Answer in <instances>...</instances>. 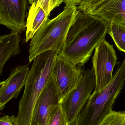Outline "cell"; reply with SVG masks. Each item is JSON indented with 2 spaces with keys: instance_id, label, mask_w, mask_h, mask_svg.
Wrapping results in <instances>:
<instances>
[{
  "instance_id": "cell-3",
  "label": "cell",
  "mask_w": 125,
  "mask_h": 125,
  "mask_svg": "<svg viewBox=\"0 0 125 125\" xmlns=\"http://www.w3.org/2000/svg\"><path fill=\"white\" fill-rule=\"evenodd\" d=\"M78 11L76 5L66 4L58 16L47 20L31 39L29 51V62L46 51H53L58 55L62 53L68 31Z\"/></svg>"
},
{
  "instance_id": "cell-7",
  "label": "cell",
  "mask_w": 125,
  "mask_h": 125,
  "mask_svg": "<svg viewBox=\"0 0 125 125\" xmlns=\"http://www.w3.org/2000/svg\"><path fill=\"white\" fill-rule=\"evenodd\" d=\"M83 70L81 66L72 63L59 55L57 56L52 76L60 91L62 101L78 84Z\"/></svg>"
},
{
  "instance_id": "cell-16",
  "label": "cell",
  "mask_w": 125,
  "mask_h": 125,
  "mask_svg": "<svg viewBox=\"0 0 125 125\" xmlns=\"http://www.w3.org/2000/svg\"><path fill=\"white\" fill-rule=\"evenodd\" d=\"M125 111L116 112L112 110L99 125H124Z\"/></svg>"
},
{
  "instance_id": "cell-8",
  "label": "cell",
  "mask_w": 125,
  "mask_h": 125,
  "mask_svg": "<svg viewBox=\"0 0 125 125\" xmlns=\"http://www.w3.org/2000/svg\"><path fill=\"white\" fill-rule=\"evenodd\" d=\"M28 0H0V23L20 34L26 30Z\"/></svg>"
},
{
  "instance_id": "cell-10",
  "label": "cell",
  "mask_w": 125,
  "mask_h": 125,
  "mask_svg": "<svg viewBox=\"0 0 125 125\" xmlns=\"http://www.w3.org/2000/svg\"><path fill=\"white\" fill-rule=\"evenodd\" d=\"M27 65L17 66L12 70L7 79L0 83V110L12 98H17L25 86L29 71Z\"/></svg>"
},
{
  "instance_id": "cell-11",
  "label": "cell",
  "mask_w": 125,
  "mask_h": 125,
  "mask_svg": "<svg viewBox=\"0 0 125 125\" xmlns=\"http://www.w3.org/2000/svg\"><path fill=\"white\" fill-rule=\"evenodd\" d=\"M88 13L98 16L107 23L113 21L125 25V0H108Z\"/></svg>"
},
{
  "instance_id": "cell-2",
  "label": "cell",
  "mask_w": 125,
  "mask_h": 125,
  "mask_svg": "<svg viewBox=\"0 0 125 125\" xmlns=\"http://www.w3.org/2000/svg\"><path fill=\"white\" fill-rule=\"evenodd\" d=\"M58 53L46 51L37 56L29 70L17 118L19 125H36V107L41 93L52 75Z\"/></svg>"
},
{
  "instance_id": "cell-20",
  "label": "cell",
  "mask_w": 125,
  "mask_h": 125,
  "mask_svg": "<svg viewBox=\"0 0 125 125\" xmlns=\"http://www.w3.org/2000/svg\"></svg>"
},
{
  "instance_id": "cell-13",
  "label": "cell",
  "mask_w": 125,
  "mask_h": 125,
  "mask_svg": "<svg viewBox=\"0 0 125 125\" xmlns=\"http://www.w3.org/2000/svg\"><path fill=\"white\" fill-rule=\"evenodd\" d=\"M49 15L39 2L31 4L26 20V42L33 38L38 29L49 18Z\"/></svg>"
},
{
  "instance_id": "cell-19",
  "label": "cell",
  "mask_w": 125,
  "mask_h": 125,
  "mask_svg": "<svg viewBox=\"0 0 125 125\" xmlns=\"http://www.w3.org/2000/svg\"><path fill=\"white\" fill-rule=\"evenodd\" d=\"M84 0H64V2L66 4L78 5Z\"/></svg>"
},
{
  "instance_id": "cell-18",
  "label": "cell",
  "mask_w": 125,
  "mask_h": 125,
  "mask_svg": "<svg viewBox=\"0 0 125 125\" xmlns=\"http://www.w3.org/2000/svg\"><path fill=\"white\" fill-rule=\"evenodd\" d=\"M0 125H19L17 117L5 115L0 119Z\"/></svg>"
},
{
  "instance_id": "cell-14",
  "label": "cell",
  "mask_w": 125,
  "mask_h": 125,
  "mask_svg": "<svg viewBox=\"0 0 125 125\" xmlns=\"http://www.w3.org/2000/svg\"><path fill=\"white\" fill-rule=\"evenodd\" d=\"M108 23V32L118 50L125 53V25L117 22Z\"/></svg>"
},
{
  "instance_id": "cell-12",
  "label": "cell",
  "mask_w": 125,
  "mask_h": 125,
  "mask_svg": "<svg viewBox=\"0 0 125 125\" xmlns=\"http://www.w3.org/2000/svg\"><path fill=\"white\" fill-rule=\"evenodd\" d=\"M20 34L12 31L0 37V75L3 73L5 64L10 58L20 53Z\"/></svg>"
},
{
  "instance_id": "cell-15",
  "label": "cell",
  "mask_w": 125,
  "mask_h": 125,
  "mask_svg": "<svg viewBox=\"0 0 125 125\" xmlns=\"http://www.w3.org/2000/svg\"><path fill=\"white\" fill-rule=\"evenodd\" d=\"M48 125H69L61 104L57 106L52 112Z\"/></svg>"
},
{
  "instance_id": "cell-9",
  "label": "cell",
  "mask_w": 125,
  "mask_h": 125,
  "mask_svg": "<svg viewBox=\"0 0 125 125\" xmlns=\"http://www.w3.org/2000/svg\"><path fill=\"white\" fill-rule=\"evenodd\" d=\"M61 102L60 91L52 75L37 100L35 115L36 125H48L52 112Z\"/></svg>"
},
{
  "instance_id": "cell-4",
  "label": "cell",
  "mask_w": 125,
  "mask_h": 125,
  "mask_svg": "<svg viewBox=\"0 0 125 125\" xmlns=\"http://www.w3.org/2000/svg\"><path fill=\"white\" fill-rule=\"evenodd\" d=\"M125 82V63L118 66L110 83L91 94L72 125H99L113 110Z\"/></svg>"
},
{
  "instance_id": "cell-1",
  "label": "cell",
  "mask_w": 125,
  "mask_h": 125,
  "mask_svg": "<svg viewBox=\"0 0 125 125\" xmlns=\"http://www.w3.org/2000/svg\"><path fill=\"white\" fill-rule=\"evenodd\" d=\"M108 32L106 21L79 10L68 33L64 50L59 55L82 67Z\"/></svg>"
},
{
  "instance_id": "cell-6",
  "label": "cell",
  "mask_w": 125,
  "mask_h": 125,
  "mask_svg": "<svg viewBox=\"0 0 125 125\" xmlns=\"http://www.w3.org/2000/svg\"><path fill=\"white\" fill-rule=\"evenodd\" d=\"M117 61L113 45L103 40L96 47L92 58V69L96 82L94 92H100L111 81Z\"/></svg>"
},
{
  "instance_id": "cell-5",
  "label": "cell",
  "mask_w": 125,
  "mask_h": 125,
  "mask_svg": "<svg viewBox=\"0 0 125 125\" xmlns=\"http://www.w3.org/2000/svg\"><path fill=\"white\" fill-rule=\"evenodd\" d=\"M95 84L93 70H84L78 84L62 100L61 104L69 125L75 122Z\"/></svg>"
},
{
  "instance_id": "cell-21",
  "label": "cell",
  "mask_w": 125,
  "mask_h": 125,
  "mask_svg": "<svg viewBox=\"0 0 125 125\" xmlns=\"http://www.w3.org/2000/svg\"></svg>"
},
{
  "instance_id": "cell-17",
  "label": "cell",
  "mask_w": 125,
  "mask_h": 125,
  "mask_svg": "<svg viewBox=\"0 0 125 125\" xmlns=\"http://www.w3.org/2000/svg\"><path fill=\"white\" fill-rule=\"evenodd\" d=\"M64 1V0H28L31 4L39 2L45 11L49 15L53 10L59 6Z\"/></svg>"
}]
</instances>
